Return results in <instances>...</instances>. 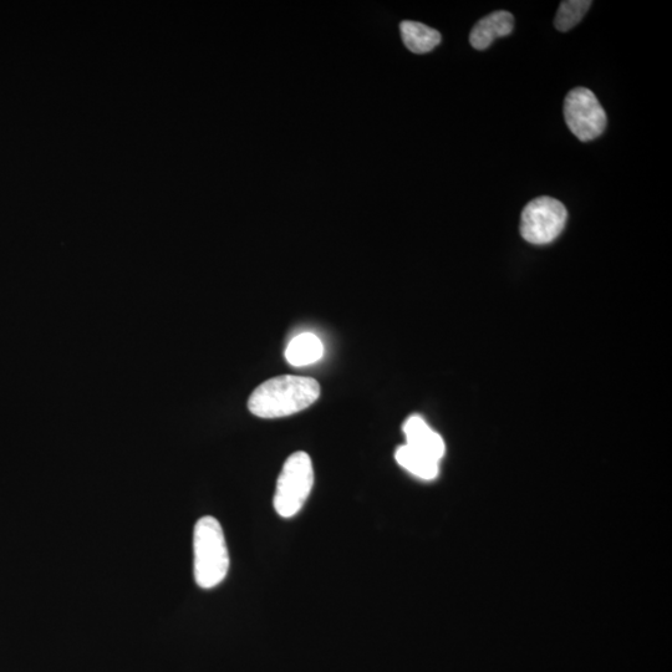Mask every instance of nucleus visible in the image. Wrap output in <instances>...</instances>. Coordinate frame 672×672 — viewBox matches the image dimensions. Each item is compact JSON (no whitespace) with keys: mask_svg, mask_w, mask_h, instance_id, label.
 <instances>
[{"mask_svg":"<svg viewBox=\"0 0 672 672\" xmlns=\"http://www.w3.org/2000/svg\"><path fill=\"white\" fill-rule=\"evenodd\" d=\"M320 396L317 380L282 375L259 385L249 397L248 407L262 419H279L308 409Z\"/></svg>","mask_w":672,"mask_h":672,"instance_id":"obj_1","label":"nucleus"},{"mask_svg":"<svg viewBox=\"0 0 672 672\" xmlns=\"http://www.w3.org/2000/svg\"><path fill=\"white\" fill-rule=\"evenodd\" d=\"M229 553L220 521L212 516L198 519L193 531V574L198 587L212 589L226 579Z\"/></svg>","mask_w":672,"mask_h":672,"instance_id":"obj_2","label":"nucleus"},{"mask_svg":"<svg viewBox=\"0 0 672 672\" xmlns=\"http://www.w3.org/2000/svg\"><path fill=\"white\" fill-rule=\"evenodd\" d=\"M313 485V463L308 453H293L285 461L277 481L273 503L279 516L290 518L298 514L307 502Z\"/></svg>","mask_w":672,"mask_h":672,"instance_id":"obj_3","label":"nucleus"},{"mask_svg":"<svg viewBox=\"0 0 672 672\" xmlns=\"http://www.w3.org/2000/svg\"><path fill=\"white\" fill-rule=\"evenodd\" d=\"M568 212L556 198L543 196L528 203L522 212L521 234L528 243L544 246L562 234Z\"/></svg>","mask_w":672,"mask_h":672,"instance_id":"obj_4","label":"nucleus"},{"mask_svg":"<svg viewBox=\"0 0 672 672\" xmlns=\"http://www.w3.org/2000/svg\"><path fill=\"white\" fill-rule=\"evenodd\" d=\"M564 119L573 135L583 142L598 139L608 125L603 106L587 88H575L565 96Z\"/></svg>","mask_w":672,"mask_h":672,"instance_id":"obj_5","label":"nucleus"},{"mask_svg":"<svg viewBox=\"0 0 672 672\" xmlns=\"http://www.w3.org/2000/svg\"><path fill=\"white\" fill-rule=\"evenodd\" d=\"M406 445L414 450L424 453L432 460L440 462L445 455V442L442 437L431 429L426 421L419 415H414L406 420L404 427Z\"/></svg>","mask_w":672,"mask_h":672,"instance_id":"obj_6","label":"nucleus"},{"mask_svg":"<svg viewBox=\"0 0 672 672\" xmlns=\"http://www.w3.org/2000/svg\"><path fill=\"white\" fill-rule=\"evenodd\" d=\"M514 18L511 13L498 10L482 18L470 35V43L477 50L491 47L497 38L508 37L513 32Z\"/></svg>","mask_w":672,"mask_h":672,"instance_id":"obj_7","label":"nucleus"},{"mask_svg":"<svg viewBox=\"0 0 672 672\" xmlns=\"http://www.w3.org/2000/svg\"><path fill=\"white\" fill-rule=\"evenodd\" d=\"M402 42L410 52L426 54L441 43V34L427 25L406 20L400 25Z\"/></svg>","mask_w":672,"mask_h":672,"instance_id":"obj_8","label":"nucleus"},{"mask_svg":"<svg viewBox=\"0 0 672 672\" xmlns=\"http://www.w3.org/2000/svg\"><path fill=\"white\" fill-rule=\"evenodd\" d=\"M324 346L322 340L312 333H303L290 341L285 350V359L293 366H305L322 359Z\"/></svg>","mask_w":672,"mask_h":672,"instance_id":"obj_9","label":"nucleus"},{"mask_svg":"<svg viewBox=\"0 0 672 672\" xmlns=\"http://www.w3.org/2000/svg\"><path fill=\"white\" fill-rule=\"evenodd\" d=\"M395 458L401 467H404L412 475L422 478V480H434L439 475L440 462L432 460L431 457L414 450L410 446L404 445L397 448Z\"/></svg>","mask_w":672,"mask_h":672,"instance_id":"obj_10","label":"nucleus"},{"mask_svg":"<svg viewBox=\"0 0 672 672\" xmlns=\"http://www.w3.org/2000/svg\"><path fill=\"white\" fill-rule=\"evenodd\" d=\"M592 4L590 0H565L560 3L556 19H554V27L559 32H568L573 29L587 14Z\"/></svg>","mask_w":672,"mask_h":672,"instance_id":"obj_11","label":"nucleus"}]
</instances>
